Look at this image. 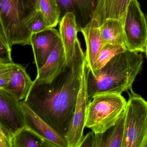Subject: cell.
<instances>
[{
  "mask_svg": "<svg viewBox=\"0 0 147 147\" xmlns=\"http://www.w3.org/2000/svg\"><path fill=\"white\" fill-rule=\"evenodd\" d=\"M100 30L104 44L109 43L125 46L123 30V18L121 19L110 18L106 20L100 26Z\"/></svg>",
  "mask_w": 147,
  "mask_h": 147,
  "instance_id": "cell-18",
  "label": "cell"
},
{
  "mask_svg": "<svg viewBox=\"0 0 147 147\" xmlns=\"http://www.w3.org/2000/svg\"><path fill=\"white\" fill-rule=\"evenodd\" d=\"M14 135L0 124V147H12Z\"/></svg>",
  "mask_w": 147,
  "mask_h": 147,
  "instance_id": "cell-25",
  "label": "cell"
},
{
  "mask_svg": "<svg viewBox=\"0 0 147 147\" xmlns=\"http://www.w3.org/2000/svg\"><path fill=\"white\" fill-rule=\"evenodd\" d=\"M52 4L56 8L59 9V7H58V4H57V0H50ZM60 10V9H59Z\"/></svg>",
  "mask_w": 147,
  "mask_h": 147,
  "instance_id": "cell-28",
  "label": "cell"
},
{
  "mask_svg": "<svg viewBox=\"0 0 147 147\" xmlns=\"http://www.w3.org/2000/svg\"><path fill=\"white\" fill-rule=\"evenodd\" d=\"M33 10L27 0H0V30L5 34L12 47L31 45V36L26 23Z\"/></svg>",
  "mask_w": 147,
  "mask_h": 147,
  "instance_id": "cell-4",
  "label": "cell"
},
{
  "mask_svg": "<svg viewBox=\"0 0 147 147\" xmlns=\"http://www.w3.org/2000/svg\"><path fill=\"white\" fill-rule=\"evenodd\" d=\"M145 17H146V20H147V12H146V14H145Z\"/></svg>",
  "mask_w": 147,
  "mask_h": 147,
  "instance_id": "cell-30",
  "label": "cell"
},
{
  "mask_svg": "<svg viewBox=\"0 0 147 147\" xmlns=\"http://www.w3.org/2000/svg\"><path fill=\"white\" fill-rule=\"evenodd\" d=\"M12 147H55V145L25 126L16 133Z\"/></svg>",
  "mask_w": 147,
  "mask_h": 147,
  "instance_id": "cell-19",
  "label": "cell"
},
{
  "mask_svg": "<svg viewBox=\"0 0 147 147\" xmlns=\"http://www.w3.org/2000/svg\"><path fill=\"white\" fill-rule=\"evenodd\" d=\"M145 54H146V57H147V39L146 41V46H145Z\"/></svg>",
  "mask_w": 147,
  "mask_h": 147,
  "instance_id": "cell-29",
  "label": "cell"
},
{
  "mask_svg": "<svg viewBox=\"0 0 147 147\" xmlns=\"http://www.w3.org/2000/svg\"><path fill=\"white\" fill-rule=\"evenodd\" d=\"M13 63L0 62V89L1 90H5L10 83Z\"/></svg>",
  "mask_w": 147,
  "mask_h": 147,
  "instance_id": "cell-24",
  "label": "cell"
},
{
  "mask_svg": "<svg viewBox=\"0 0 147 147\" xmlns=\"http://www.w3.org/2000/svg\"><path fill=\"white\" fill-rule=\"evenodd\" d=\"M127 50V48L124 45L104 43L96 61L94 71L100 69L115 56Z\"/></svg>",
  "mask_w": 147,
  "mask_h": 147,
  "instance_id": "cell-20",
  "label": "cell"
},
{
  "mask_svg": "<svg viewBox=\"0 0 147 147\" xmlns=\"http://www.w3.org/2000/svg\"><path fill=\"white\" fill-rule=\"evenodd\" d=\"M33 81L25 68L13 62L12 67L11 81L5 91L15 96L19 101L26 99L33 86Z\"/></svg>",
  "mask_w": 147,
  "mask_h": 147,
  "instance_id": "cell-16",
  "label": "cell"
},
{
  "mask_svg": "<svg viewBox=\"0 0 147 147\" xmlns=\"http://www.w3.org/2000/svg\"><path fill=\"white\" fill-rule=\"evenodd\" d=\"M12 47L6 36L0 31V62L9 63L13 62L11 56Z\"/></svg>",
  "mask_w": 147,
  "mask_h": 147,
  "instance_id": "cell-23",
  "label": "cell"
},
{
  "mask_svg": "<svg viewBox=\"0 0 147 147\" xmlns=\"http://www.w3.org/2000/svg\"><path fill=\"white\" fill-rule=\"evenodd\" d=\"M129 91L122 147H147V101Z\"/></svg>",
  "mask_w": 147,
  "mask_h": 147,
  "instance_id": "cell-5",
  "label": "cell"
},
{
  "mask_svg": "<svg viewBox=\"0 0 147 147\" xmlns=\"http://www.w3.org/2000/svg\"><path fill=\"white\" fill-rule=\"evenodd\" d=\"M67 66L64 49L60 38L43 66L38 70L33 84L50 83L64 71Z\"/></svg>",
  "mask_w": 147,
  "mask_h": 147,
  "instance_id": "cell-12",
  "label": "cell"
},
{
  "mask_svg": "<svg viewBox=\"0 0 147 147\" xmlns=\"http://www.w3.org/2000/svg\"><path fill=\"white\" fill-rule=\"evenodd\" d=\"M89 67L86 61L82 69L81 83L74 113L69 129L65 138L67 147H79L86 127L88 107L89 101L87 91V78Z\"/></svg>",
  "mask_w": 147,
  "mask_h": 147,
  "instance_id": "cell-7",
  "label": "cell"
},
{
  "mask_svg": "<svg viewBox=\"0 0 147 147\" xmlns=\"http://www.w3.org/2000/svg\"><path fill=\"white\" fill-rule=\"evenodd\" d=\"M26 126L55 145L67 147L65 138L33 111L24 100L20 101Z\"/></svg>",
  "mask_w": 147,
  "mask_h": 147,
  "instance_id": "cell-10",
  "label": "cell"
},
{
  "mask_svg": "<svg viewBox=\"0 0 147 147\" xmlns=\"http://www.w3.org/2000/svg\"><path fill=\"white\" fill-rule=\"evenodd\" d=\"M80 29L75 15L72 13H67L61 18L59 32L67 65L71 64L75 56L83 52L78 38Z\"/></svg>",
  "mask_w": 147,
  "mask_h": 147,
  "instance_id": "cell-9",
  "label": "cell"
},
{
  "mask_svg": "<svg viewBox=\"0 0 147 147\" xmlns=\"http://www.w3.org/2000/svg\"><path fill=\"white\" fill-rule=\"evenodd\" d=\"M130 1L131 0H96L92 19L96 20L100 26L107 19L122 18Z\"/></svg>",
  "mask_w": 147,
  "mask_h": 147,
  "instance_id": "cell-15",
  "label": "cell"
},
{
  "mask_svg": "<svg viewBox=\"0 0 147 147\" xmlns=\"http://www.w3.org/2000/svg\"><path fill=\"white\" fill-rule=\"evenodd\" d=\"M95 133L93 131L84 136L79 147H94Z\"/></svg>",
  "mask_w": 147,
  "mask_h": 147,
  "instance_id": "cell-26",
  "label": "cell"
},
{
  "mask_svg": "<svg viewBox=\"0 0 147 147\" xmlns=\"http://www.w3.org/2000/svg\"><path fill=\"white\" fill-rule=\"evenodd\" d=\"M86 45L85 57L87 64L92 72L94 70L95 63L104 45L100 26L97 21L92 19L86 26L80 28Z\"/></svg>",
  "mask_w": 147,
  "mask_h": 147,
  "instance_id": "cell-13",
  "label": "cell"
},
{
  "mask_svg": "<svg viewBox=\"0 0 147 147\" xmlns=\"http://www.w3.org/2000/svg\"><path fill=\"white\" fill-rule=\"evenodd\" d=\"M96 0H57L61 19L67 13L75 15L80 29L91 20L95 9Z\"/></svg>",
  "mask_w": 147,
  "mask_h": 147,
  "instance_id": "cell-14",
  "label": "cell"
},
{
  "mask_svg": "<svg viewBox=\"0 0 147 147\" xmlns=\"http://www.w3.org/2000/svg\"><path fill=\"white\" fill-rule=\"evenodd\" d=\"M20 101L10 93L0 89V124L14 136L26 126Z\"/></svg>",
  "mask_w": 147,
  "mask_h": 147,
  "instance_id": "cell-8",
  "label": "cell"
},
{
  "mask_svg": "<svg viewBox=\"0 0 147 147\" xmlns=\"http://www.w3.org/2000/svg\"><path fill=\"white\" fill-rule=\"evenodd\" d=\"M143 62V57L139 52L127 50L115 56L100 69L92 73L89 68L87 91L89 102L98 94H121L130 90Z\"/></svg>",
  "mask_w": 147,
  "mask_h": 147,
  "instance_id": "cell-2",
  "label": "cell"
},
{
  "mask_svg": "<svg viewBox=\"0 0 147 147\" xmlns=\"http://www.w3.org/2000/svg\"><path fill=\"white\" fill-rule=\"evenodd\" d=\"M84 52L51 82L33 84L24 101L65 138L71 124L81 83Z\"/></svg>",
  "mask_w": 147,
  "mask_h": 147,
  "instance_id": "cell-1",
  "label": "cell"
},
{
  "mask_svg": "<svg viewBox=\"0 0 147 147\" xmlns=\"http://www.w3.org/2000/svg\"><path fill=\"white\" fill-rule=\"evenodd\" d=\"M40 11L50 28H55L60 23L61 13L50 0H40Z\"/></svg>",
  "mask_w": 147,
  "mask_h": 147,
  "instance_id": "cell-21",
  "label": "cell"
},
{
  "mask_svg": "<svg viewBox=\"0 0 147 147\" xmlns=\"http://www.w3.org/2000/svg\"><path fill=\"white\" fill-rule=\"evenodd\" d=\"M125 46L128 50L145 52L147 23L138 0H131L123 17Z\"/></svg>",
  "mask_w": 147,
  "mask_h": 147,
  "instance_id": "cell-6",
  "label": "cell"
},
{
  "mask_svg": "<svg viewBox=\"0 0 147 147\" xmlns=\"http://www.w3.org/2000/svg\"><path fill=\"white\" fill-rule=\"evenodd\" d=\"M26 26L31 36L50 28L41 11L33 10L26 20Z\"/></svg>",
  "mask_w": 147,
  "mask_h": 147,
  "instance_id": "cell-22",
  "label": "cell"
},
{
  "mask_svg": "<svg viewBox=\"0 0 147 147\" xmlns=\"http://www.w3.org/2000/svg\"><path fill=\"white\" fill-rule=\"evenodd\" d=\"M32 8L37 11H40V0H27Z\"/></svg>",
  "mask_w": 147,
  "mask_h": 147,
  "instance_id": "cell-27",
  "label": "cell"
},
{
  "mask_svg": "<svg viewBox=\"0 0 147 147\" xmlns=\"http://www.w3.org/2000/svg\"><path fill=\"white\" fill-rule=\"evenodd\" d=\"M59 31L49 28L32 36L31 39L37 71L45 63L60 39Z\"/></svg>",
  "mask_w": 147,
  "mask_h": 147,
  "instance_id": "cell-11",
  "label": "cell"
},
{
  "mask_svg": "<svg viewBox=\"0 0 147 147\" xmlns=\"http://www.w3.org/2000/svg\"><path fill=\"white\" fill-rule=\"evenodd\" d=\"M126 105L127 101L121 94H96L88 103L86 127L95 133L106 131L123 115Z\"/></svg>",
  "mask_w": 147,
  "mask_h": 147,
  "instance_id": "cell-3",
  "label": "cell"
},
{
  "mask_svg": "<svg viewBox=\"0 0 147 147\" xmlns=\"http://www.w3.org/2000/svg\"><path fill=\"white\" fill-rule=\"evenodd\" d=\"M124 124L125 112L113 126L104 132L95 133L94 147H122Z\"/></svg>",
  "mask_w": 147,
  "mask_h": 147,
  "instance_id": "cell-17",
  "label": "cell"
}]
</instances>
